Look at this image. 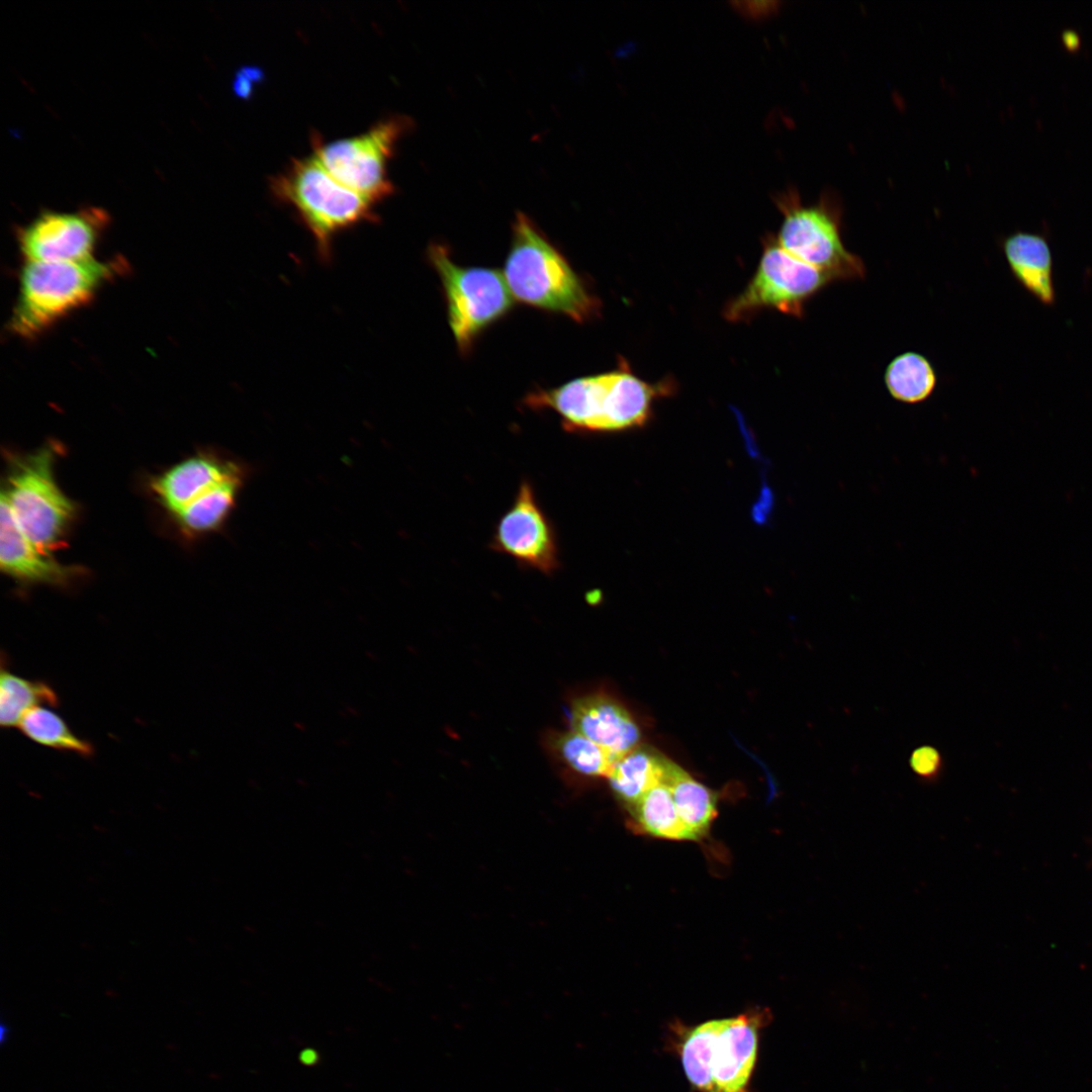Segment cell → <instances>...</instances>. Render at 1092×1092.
I'll list each match as a JSON object with an SVG mask.
<instances>
[{"label":"cell","mask_w":1092,"mask_h":1092,"mask_svg":"<svg viewBox=\"0 0 1092 1092\" xmlns=\"http://www.w3.org/2000/svg\"><path fill=\"white\" fill-rule=\"evenodd\" d=\"M638 826L655 837L673 840H696L681 821L667 786L658 784L632 805Z\"/></svg>","instance_id":"20"},{"label":"cell","mask_w":1092,"mask_h":1092,"mask_svg":"<svg viewBox=\"0 0 1092 1092\" xmlns=\"http://www.w3.org/2000/svg\"><path fill=\"white\" fill-rule=\"evenodd\" d=\"M885 384L897 400L916 403L925 400L934 390L936 374L931 363L916 352L896 356L885 371Z\"/></svg>","instance_id":"21"},{"label":"cell","mask_w":1092,"mask_h":1092,"mask_svg":"<svg viewBox=\"0 0 1092 1092\" xmlns=\"http://www.w3.org/2000/svg\"><path fill=\"white\" fill-rule=\"evenodd\" d=\"M571 730L585 736L616 759L637 747L640 730L629 712L614 699L593 695L575 700L570 710Z\"/></svg>","instance_id":"15"},{"label":"cell","mask_w":1092,"mask_h":1092,"mask_svg":"<svg viewBox=\"0 0 1092 1092\" xmlns=\"http://www.w3.org/2000/svg\"><path fill=\"white\" fill-rule=\"evenodd\" d=\"M56 692L46 682L21 677L2 667L0 674V724L3 728L19 726L33 708L58 705Z\"/></svg>","instance_id":"22"},{"label":"cell","mask_w":1092,"mask_h":1092,"mask_svg":"<svg viewBox=\"0 0 1092 1092\" xmlns=\"http://www.w3.org/2000/svg\"><path fill=\"white\" fill-rule=\"evenodd\" d=\"M125 267L123 259L102 261L93 257L71 262H25L9 331L24 339L38 337L88 305Z\"/></svg>","instance_id":"3"},{"label":"cell","mask_w":1092,"mask_h":1092,"mask_svg":"<svg viewBox=\"0 0 1092 1092\" xmlns=\"http://www.w3.org/2000/svg\"><path fill=\"white\" fill-rule=\"evenodd\" d=\"M239 475H248L242 463L214 453H200L163 473L152 487L163 506L175 515L212 487Z\"/></svg>","instance_id":"14"},{"label":"cell","mask_w":1092,"mask_h":1092,"mask_svg":"<svg viewBox=\"0 0 1092 1092\" xmlns=\"http://www.w3.org/2000/svg\"><path fill=\"white\" fill-rule=\"evenodd\" d=\"M833 281L829 274L791 255L769 237L753 277L728 303L724 315L739 322L774 308L802 316L805 303Z\"/></svg>","instance_id":"10"},{"label":"cell","mask_w":1092,"mask_h":1092,"mask_svg":"<svg viewBox=\"0 0 1092 1092\" xmlns=\"http://www.w3.org/2000/svg\"><path fill=\"white\" fill-rule=\"evenodd\" d=\"M491 548L544 574L559 566L557 539L531 484L523 481L511 508L497 523Z\"/></svg>","instance_id":"12"},{"label":"cell","mask_w":1092,"mask_h":1092,"mask_svg":"<svg viewBox=\"0 0 1092 1092\" xmlns=\"http://www.w3.org/2000/svg\"><path fill=\"white\" fill-rule=\"evenodd\" d=\"M784 219L777 243L796 258L826 272L836 280L862 279V260L843 245L841 208L832 197L806 206L799 193L789 189L776 198Z\"/></svg>","instance_id":"8"},{"label":"cell","mask_w":1092,"mask_h":1092,"mask_svg":"<svg viewBox=\"0 0 1092 1092\" xmlns=\"http://www.w3.org/2000/svg\"><path fill=\"white\" fill-rule=\"evenodd\" d=\"M428 259L441 281L454 340L467 353L482 332L511 310L514 297L498 270L458 265L442 244L429 246Z\"/></svg>","instance_id":"7"},{"label":"cell","mask_w":1092,"mask_h":1092,"mask_svg":"<svg viewBox=\"0 0 1092 1092\" xmlns=\"http://www.w3.org/2000/svg\"><path fill=\"white\" fill-rule=\"evenodd\" d=\"M269 186L278 201L296 211L325 263L333 258L339 233L378 220L374 203L333 177L313 153L293 159L283 172L270 178Z\"/></svg>","instance_id":"5"},{"label":"cell","mask_w":1092,"mask_h":1092,"mask_svg":"<svg viewBox=\"0 0 1092 1092\" xmlns=\"http://www.w3.org/2000/svg\"><path fill=\"white\" fill-rule=\"evenodd\" d=\"M765 1011L679 1027L677 1051L689 1082L699 1092H749Z\"/></svg>","instance_id":"4"},{"label":"cell","mask_w":1092,"mask_h":1092,"mask_svg":"<svg viewBox=\"0 0 1092 1092\" xmlns=\"http://www.w3.org/2000/svg\"><path fill=\"white\" fill-rule=\"evenodd\" d=\"M909 764L916 777L923 783L936 782L943 769V759L940 752L930 745L915 748L910 755Z\"/></svg>","instance_id":"25"},{"label":"cell","mask_w":1092,"mask_h":1092,"mask_svg":"<svg viewBox=\"0 0 1092 1092\" xmlns=\"http://www.w3.org/2000/svg\"><path fill=\"white\" fill-rule=\"evenodd\" d=\"M411 127V119L394 115L354 136L324 142L314 134L313 154L333 177L375 204L394 192L387 164L396 142Z\"/></svg>","instance_id":"9"},{"label":"cell","mask_w":1092,"mask_h":1092,"mask_svg":"<svg viewBox=\"0 0 1092 1092\" xmlns=\"http://www.w3.org/2000/svg\"><path fill=\"white\" fill-rule=\"evenodd\" d=\"M264 74L259 67L244 66L236 74L233 81V89L235 94L241 98H248L252 95L254 86L258 84Z\"/></svg>","instance_id":"26"},{"label":"cell","mask_w":1092,"mask_h":1092,"mask_svg":"<svg viewBox=\"0 0 1092 1092\" xmlns=\"http://www.w3.org/2000/svg\"><path fill=\"white\" fill-rule=\"evenodd\" d=\"M668 761L659 753L636 747L615 761L608 778L617 795L633 805L663 783Z\"/></svg>","instance_id":"18"},{"label":"cell","mask_w":1092,"mask_h":1092,"mask_svg":"<svg viewBox=\"0 0 1092 1092\" xmlns=\"http://www.w3.org/2000/svg\"><path fill=\"white\" fill-rule=\"evenodd\" d=\"M56 453L53 445H46L11 459L1 495L26 537L47 554L57 547L76 512L55 481Z\"/></svg>","instance_id":"6"},{"label":"cell","mask_w":1092,"mask_h":1092,"mask_svg":"<svg viewBox=\"0 0 1092 1092\" xmlns=\"http://www.w3.org/2000/svg\"><path fill=\"white\" fill-rule=\"evenodd\" d=\"M103 209L87 207L73 212L46 210L17 233L25 262H71L92 258L108 225Z\"/></svg>","instance_id":"11"},{"label":"cell","mask_w":1092,"mask_h":1092,"mask_svg":"<svg viewBox=\"0 0 1092 1092\" xmlns=\"http://www.w3.org/2000/svg\"><path fill=\"white\" fill-rule=\"evenodd\" d=\"M1003 252L1017 282L1040 303L1053 305V259L1045 238L1019 231L1004 239Z\"/></svg>","instance_id":"16"},{"label":"cell","mask_w":1092,"mask_h":1092,"mask_svg":"<svg viewBox=\"0 0 1092 1092\" xmlns=\"http://www.w3.org/2000/svg\"><path fill=\"white\" fill-rule=\"evenodd\" d=\"M774 506V494L770 488L763 485L758 500L752 507V518L757 524L766 523Z\"/></svg>","instance_id":"27"},{"label":"cell","mask_w":1092,"mask_h":1092,"mask_svg":"<svg viewBox=\"0 0 1092 1092\" xmlns=\"http://www.w3.org/2000/svg\"><path fill=\"white\" fill-rule=\"evenodd\" d=\"M662 784L669 789L681 821L696 840L701 838L717 814L715 795L671 760Z\"/></svg>","instance_id":"17"},{"label":"cell","mask_w":1092,"mask_h":1092,"mask_svg":"<svg viewBox=\"0 0 1092 1092\" xmlns=\"http://www.w3.org/2000/svg\"><path fill=\"white\" fill-rule=\"evenodd\" d=\"M0 566L7 575L28 583L64 586L81 574L80 567L61 564L35 546L20 529L3 497L0 506Z\"/></svg>","instance_id":"13"},{"label":"cell","mask_w":1092,"mask_h":1092,"mask_svg":"<svg viewBox=\"0 0 1092 1092\" xmlns=\"http://www.w3.org/2000/svg\"><path fill=\"white\" fill-rule=\"evenodd\" d=\"M664 385L650 384L624 364L619 369L582 376L525 398L532 410H551L572 432H611L639 427L651 413Z\"/></svg>","instance_id":"2"},{"label":"cell","mask_w":1092,"mask_h":1092,"mask_svg":"<svg viewBox=\"0 0 1092 1092\" xmlns=\"http://www.w3.org/2000/svg\"><path fill=\"white\" fill-rule=\"evenodd\" d=\"M504 278L517 300L546 311L585 323L601 308L581 277L562 253L526 214L518 212L513 223Z\"/></svg>","instance_id":"1"},{"label":"cell","mask_w":1092,"mask_h":1092,"mask_svg":"<svg viewBox=\"0 0 1092 1092\" xmlns=\"http://www.w3.org/2000/svg\"><path fill=\"white\" fill-rule=\"evenodd\" d=\"M18 727L37 744L82 756L93 753L92 745L74 734L64 719L47 707L38 706L30 710Z\"/></svg>","instance_id":"23"},{"label":"cell","mask_w":1092,"mask_h":1092,"mask_svg":"<svg viewBox=\"0 0 1092 1092\" xmlns=\"http://www.w3.org/2000/svg\"><path fill=\"white\" fill-rule=\"evenodd\" d=\"M552 744L572 769L584 776L608 777L617 760L602 746L573 730L558 734Z\"/></svg>","instance_id":"24"},{"label":"cell","mask_w":1092,"mask_h":1092,"mask_svg":"<svg viewBox=\"0 0 1092 1092\" xmlns=\"http://www.w3.org/2000/svg\"><path fill=\"white\" fill-rule=\"evenodd\" d=\"M1061 39L1064 46L1070 51L1077 50L1081 44L1079 33L1071 28H1066L1061 32Z\"/></svg>","instance_id":"28"},{"label":"cell","mask_w":1092,"mask_h":1092,"mask_svg":"<svg viewBox=\"0 0 1092 1092\" xmlns=\"http://www.w3.org/2000/svg\"><path fill=\"white\" fill-rule=\"evenodd\" d=\"M246 477L247 475H239L222 481L174 516L179 524L191 533H207L218 529L234 510Z\"/></svg>","instance_id":"19"}]
</instances>
